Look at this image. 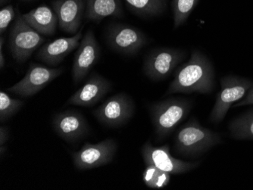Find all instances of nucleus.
Returning a JSON list of instances; mask_svg holds the SVG:
<instances>
[{"instance_id":"nucleus-1","label":"nucleus","mask_w":253,"mask_h":190,"mask_svg":"<svg viewBox=\"0 0 253 190\" xmlns=\"http://www.w3.org/2000/svg\"><path fill=\"white\" fill-rule=\"evenodd\" d=\"M214 87L212 64L204 54L194 49L188 62L177 69L166 96L176 93L210 94Z\"/></svg>"},{"instance_id":"nucleus-2","label":"nucleus","mask_w":253,"mask_h":190,"mask_svg":"<svg viewBox=\"0 0 253 190\" xmlns=\"http://www.w3.org/2000/svg\"><path fill=\"white\" fill-rule=\"evenodd\" d=\"M221 143L219 133L203 127L197 119L192 118L176 133L174 147L177 154L197 158Z\"/></svg>"},{"instance_id":"nucleus-3","label":"nucleus","mask_w":253,"mask_h":190,"mask_svg":"<svg viewBox=\"0 0 253 190\" xmlns=\"http://www.w3.org/2000/svg\"><path fill=\"white\" fill-rule=\"evenodd\" d=\"M192 103L180 97H170L149 105V112L157 142L164 140L188 115Z\"/></svg>"},{"instance_id":"nucleus-4","label":"nucleus","mask_w":253,"mask_h":190,"mask_svg":"<svg viewBox=\"0 0 253 190\" xmlns=\"http://www.w3.org/2000/svg\"><path fill=\"white\" fill-rule=\"evenodd\" d=\"M17 11L18 15L10 30L8 45L15 60L25 62L45 42V38L31 28L18 9Z\"/></svg>"},{"instance_id":"nucleus-5","label":"nucleus","mask_w":253,"mask_h":190,"mask_svg":"<svg viewBox=\"0 0 253 190\" xmlns=\"http://www.w3.org/2000/svg\"><path fill=\"white\" fill-rule=\"evenodd\" d=\"M253 86V81L240 76H225L221 80V90L216 96V101L210 114L211 123L222 121L229 109L247 94Z\"/></svg>"},{"instance_id":"nucleus-6","label":"nucleus","mask_w":253,"mask_h":190,"mask_svg":"<svg viewBox=\"0 0 253 190\" xmlns=\"http://www.w3.org/2000/svg\"><path fill=\"white\" fill-rule=\"evenodd\" d=\"M186 52L174 48H159L145 59L143 72L150 80L160 81L167 78L185 59Z\"/></svg>"},{"instance_id":"nucleus-7","label":"nucleus","mask_w":253,"mask_h":190,"mask_svg":"<svg viewBox=\"0 0 253 190\" xmlns=\"http://www.w3.org/2000/svg\"><path fill=\"white\" fill-rule=\"evenodd\" d=\"M117 143L106 139L96 144L86 143L81 150L72 153V159L80 171L93 169L112 162L117 152Z\"/></svg>"},{"instance_id":"nucleus-8","label":"nucleus","mask_w":253,"mask_h":190,"mask_svg":"<svg viewBox=\"0 0 253 190\" xmlns=\"http://www.w3.org/2000/svg\"><path fill=\"white\" fill-rule=\"evenodd\" d=\"M135 105L133 99L125 93L115 95L93 112L100 123L109 127L123 125L133 115Z\"/></svg>"},{"instance_id":"nucleus-9","label":"nucleus","mask_w":253,"mask_h":190,"mask_svg":"<svg viewBox=\"0 0 253 190\" xmlns=\"http://www.w3.org/2000/svg\"><path fill=\"white\" fill-rule=\"evenodd\" d=\"M62 72V69H53L31 63L25 76L6 90L23 97L34 96L60 76Z\"/></svg>"},{"instance_id":"nucleus-10","label":"nucleus","mask_w":253,"mask_h":190,"mask_svg":"<svg viewBox=\"0 0 253 190\" xmlns=\"http://www.w3.org/2000/svg\"><path fill=\"white\" fill-rule=\"evenodd\" d=\"M141 154L146 165H153L170 174H180L189 172L197 168L200 162H187L174 158L170 153V146L153 147L147 142L142 147Z\"/></svg>"},{"instance_id":"nucleus-11","label":"nucleus","mask_w":253,"mask_h":190,"mask_svg":"<svg viewBox=\"0 0 253 190\" xmlns=\"http://www.w3.org/2000/svg\"><path fill=\"white\" fill-rule=\"evenodd\" d=\"M109 46L113 50L125 55H135L147 44V37L140 30L130 25H111L106 35Z\"/></svg>"},{"instance_id":"nucleus-12","label":"nucleus","mask_w":253,"mask_h":190,"mask_svg":"<svg viewBox=\"0 0 253 190\" xmlns=\"http://www.w3.org/2000/svg\"><path fill=\"white\" fill-rule=\"evenodd\" d=\"M100 48L93 31H88L82 38L75 55L72 66V79L78 84L84 80L99 57Z\"/></svg>"},{"instance_id":"nucleus-13","label":"nucleus","mask_w":253,"mask_h":190,"mask_svg":"<svg viewBox=\"0 0 253 190\" xmlns=\"http://www.w3.org/2000/svg\"><path fill=\"white\" fill-rule=\"evenodd\" d=\"M52 128L59 137L73 143L84 138L89 133L85 117L77 111H64L52 117Z\"/></svg>"},{"instance_id":"nucleus-14","label":"nucleus","mask_w":253,"mask_h":190,"mask_svg":"<svg viewBox=\"0 0 253 190\" xmlns=\"http://www.w3.org/2000/svg\"><path fill=\"white\" fill-rule=\"evenodd\" d=\"M112 86L111 82L104 76L93 73L84 84L68 99L65 105L92 107L110 91Z\"/></svg>"},{"instance_id":"nucleus-15","label":"nucleus","mask_w":253,"mask_h":190,"mask_svg":"<svg viewBox=\"0 0 253 190\" xmlns=\"http://www.w3.org/2000/svg\"><path fill=\"white\" fill-rule=\"evenodd\" d=\"M52 5L61 29L69 35H76L82 25L85 0H54Z\"/></svg>"},{"instance_id":"nucleus-16","label":"nucleus","mask_w":253,"mask_h":190,"mask_svg":"<svg viewBox=\"0 0 253 190\" xmlns=\"http://www.w3.org/2000/svg\"><path fill=\"white\" fill-rule=\"evenodd\" d=\"M82 31L83 27L71 38H59L44 44L38 52L37 57L47 65H59L67 55L79 46L80 40L83 38Z\"/></svg>"},{"instance_id":"nucleus-17","label":"nucleus","mask_w":253,"mask_h":190,"mask_svg":"<svg viewBox=\"0 0 253 190\" xmlns=\"http://www.w3.org/2000/svg\"><path fill=\"white\" fill-rule=\"evenodd\" d=\"M23 17L27 23L41 35L52 36L55 34L59 20L52 8L45 5H40Z\"/></svg>"},{"instance_id":"nucleus-18","label":"nucleus","mask_w":253,"mask_h":190,"mask_svg":"<svg viewBox=\"0 0 253 190\" xmlns=\"http://www.w3.org/2000/svg\"><path fill=\"white\" fill-rule=\"evenodd\" d=\"M123 16L122 0H86V18L100 22L108 17Z\"/></svg>"},{"instance_id":"nucleus-19","label":"nucleus","mask_w":253,"mask_h":190,"mask_svg":"<svg viewBox=\"0 0 253 190\" xmlns=\"http://www.w3.org/2000/svg\"><path fill=\"white\" fill-rule=\"evenodd\" d=\"M228 129L235 140H253V109L233 120Z\"/></svg>"},{"instance_id":"nucleus-20","label":"nucleus","mask_w":253,"mask_h":190,"mask_svg":"<svg viewBox=\"0 0 253 190\" xmlns=\"http://www.w3.org/2000/svg\"><path fill=\"white\" fill-rule=\"evenodd\" d=\"M135 13L142 17H153L163 14L168 0H125Z\"/></svg>"},{"instance_id":"nucleus-21","label":"nucleus","mask_w":253,"mask_h":190,"mask_svg":"<svg viewBox=\"0 0 253 190\" xmlns=\"http://www.w3.org/2000/svg\"><path fill=\"white\" fill-rule=\"evenodd\" d=\"M143 181L150 189H163L169 185L170 174L153 165H146L143 174Z\"/></svg>"},{"instance_id":"nucleus-22","label":"nucleus","mask_w":253,"mask_h":190,"mask_svg":"<svg viewBox=\"0 0 253 190\" xmlns=\"http://www.w3.org/2000/svg\"><path fill=\"white\" fill-rule=\"evenodd\" d=\"M199 2L200 0H172L174 28L175 29L185 23Z\"/></svg>"},{"instance_id":"nucleus-23","label":"nucleus","mask_w":253,"mask_h":190,"mask_svg":"<svg viewBox=\"0 0 253 190\" xmlns=\"http://www.w3.org/2000/svg\"><path fill=\"white\" fill-rule=\"evenodd\" d=\"M24 106V103L20 99L10 97L5 92H0V121L1 123L8 120L12 116L15 115L21 108Z\"/></svg>"},{"instance_id":"nucleus-24","label":"nucleus","mask_w":253,"mask_h":190,"mask_svg":"<svg viewBox=\"0 0 253 190\" xmlns=\"http://www.w3.org/2000/svg\"><path fill=\"white\" fill-rule=\"evenodd\" d=\"M15 16V12L11 5L4 7L0 11V34L5 32L9 24Z\"/></svg>"},{"instance_id":"nucleus-25","label":"nucleus","mask_w":253,"mask_h":190,"mask_svg":"<svg viewBox=\"0 0 253 190\" xmlns=\"http://www.w3.org/2000/svg\"><path fill=\"white\" fill-rule=\"evenodd\" d=\"M250 105H253V86H252L249 89V91L247 92L246 96L240 101H239L238 103L233 105L232 107L237 108L240 107V106H250Z\"/></svg>"},{"instance_id":"nucleus-26","label":"nucleus","mask_w":253,"mask_h":190,"mask_svg":"<svg viewBox=\"0 0 253 190\" xmlns=\"http://www.w3.org/2000/svg\"><path fill=\"white\" fill-rule=\"evenodd\" d=\"M9 139V130L7 127H0V147L5 146Z\"/></svg>"},{"instance_id":"nucleus-27","label":"nucleus","mask_w":253,"mask_h":190,"mask_svg":"<svg viewBox=\"0 0 253 190\" xmlns=\"http://www.w3.org/2000/svg\"><path fill=\"white\" fill-rule=\"evenodd\" d=\"M2 44H3V38H0V68L2 69L5 65V59H4L3 54H2Z\"/></svg>"},{"instance_id":"nucleus-28","label":"nucleus","mask_w":253,"mask_h":190,"mask_svg":"<svg viewBox=\"0 0 253 190\" xmlns=\"http://www.w3.org/2000/svg\"><path fill=\"white\" fill-rule=\"evenodd\" d=\"M23 1H32V0H23Z\"/></svg>"}]
</instances>
